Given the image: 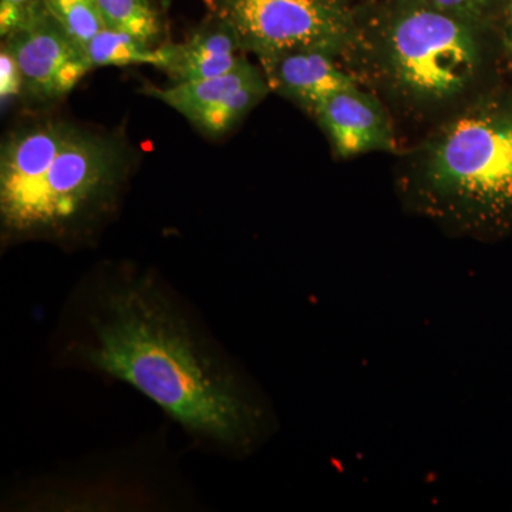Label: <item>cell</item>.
<instances>
[{
    "mask_svg": "<svg viewBox=\"0 0 512 512\" xmlns=\"http://www.w3.org/2000/svg\"><path fill=\"white\" fill-rule=\"evenodd\" d=\"M339 158L389 153L396 148L392 121L380 101L357 86L330 94L312 111Z\"/></svg>",
    "mask_w": 512,
    "mask_h": 512,
    "instance_id": "obj_8",
    "label": "cell"
},
{
    "mask_svg": "<svg viewBox=\"0 0 512 512\" xmlns=\"http://www.w3.org/2000/svg\"><path fill=\"white\" fill-rule=\"evenodd\" d=\"M50 16L70 36L86 47L97 33L106 28L96 0H42Z\"/></svg>",
    "mask_w": 512,
    "mask_h": 512,
    "instance_id": "obj_14",
    "label": "cell"
},
{
    "mask_svg": "<svg viewBox=\"0 0 512 512\" xmlns=\"http://www.w3.org/2000/svg\"><path fill=\"white\" fill-rule=\"evenodd\" d=\"M214 12L238 33L259 63L285 53L320 49L348 57L360 29L343 0H212Z\"/></svg>",
    "mask_w": 512,
    "mask_h": 512,
    "instance_id": "obj_5",
    "label": "cell"
},
{
    "mask_svg": "<svg viewBox=\"0 0 512 512\" xmlns=\"http://www.w3.org/2000/svg\"><path fill=\"white\" fill-rule=\"evenodd\" d=\"M2 47L18 63L23 96L49 103L67 96L94 69L84 47L47 13L45 6L10 35Z\"/></svg>",
    "mask_w": 512,
    "mask_h": 512,
    "instance_id": "obj_6",
    "label": "cell"
},
{
    "mask_svg": "<svg viewBox=\"0 0 512 512\" xmlns=\"http://www.w3.org/2000/svg\"><path fill=\"white\" fill-rule=\"evenodd\" d=\"M170 62L163 70L175 84L222 76L247 57L238 33L227 19L214 13L183 43H170Z\"/></svg>",
    "mask_w": 512,
    "mask_h": 512,
    "instance_id": "obj_11",
    "label": "cell"
},
{
    "mask_svg": "<svg viewBox=\"0 0 512 512\" xmlns=\"http://www.w3.org/2000/svg\"><path fill=\"white\" fill-rule=\"evenodd\" d=\"M130 168L117 137L77 126L33 190L0 212L6 239H67L87 234L116 205Z\"/></svg>",
    "mask_w": 512,
    "mask_h": 512,
    "instance_id": "obj_4",
    "label": "cell"
},
{
    "mask_svg": "<svg viewBox=\"0 0 512 512\" xmlns=\"http://www.w3.org/2000/svg\"><path fill=\"white\" fill-rule=\"evenodd\" d=\"M272 92L264 70L245 59L234 70L212 79L178 83L147 94L163 101L208 137H221Z\"/></svg>",
    "mask_w": 512,
    "mask_h": 512,
    "instance_id": "obj_7",
    "label": "cell"
},
{
    "mask_svg": "<svg viewBox=\"0 0 512 512\" xmlns=\"http://www.w3.org/2000/svg\"><path fill=\"white\" fill-rule=\"evenodd\" d=\"M84 50L93 67L148 64L164 70L171 55L170 43L158 47L148 46L137 37L109 28L97 33Z\"/></svg>",
    "mask_w": 512,
    "mask_h": 512,
    "instance_id": "obj_12",
    "label": "cell"
},
{
    "mask_svg": "<svg viewBox=\"0 0 512 512\" xmlns=\"http://www.w3.org/2000/svg\"><path fill=\"white\" fill-rule=\"evenodd\" d=\"M23 94V77L18 63L8 50L2 47L0 52V99L2 104Z\"/></svg>",
    "mask_w": 512,
    "mask_h": 512,
    "instance_id": "obj_17",
    "label": "cell"
},
{
    "mask_svg": "<svg viewBox=\"0 0 512 512\" xmlns=\"http://www.w3.org/2000/svg\"><path fill=\"white\" fill-rule=\"evenodd\" d=\"M504 49L512 67V0L508 3L507 29H505Z\"/></svg>",
    "mask_w": 512,
    "mask_h": 512,
    "instance_id": "obj_18",
    "label": "cell"
},
{
    "mask_svg": "<svg viewBox=\"0 0 512 512\" xmlns=\"http://www.w3.org/2000/svg\"><path fill=\"white\" fill-rule=\"evenodd\" d=\"M421 5L440 10L485 29L493 0H416Z\"/></svg>",
    "mask_w": 512,
    "mask_h": 512,
    "instance_id": "obj_15",
    "label": "cell"
},
{
    "mask_svg": "<svg viewBox=\"0 0 512 512\" xmlns=\"http://www.w3.org/2000/svg\"><path fill=\"white\" fill-rule=\"evenodd\" d=\"M338 59L326 50L303 49L259 64L272 92L312 114L330 94L357 86L355 77L339 66Z\"/></svg>",
    "mask_w": 512,
    "mask_h": 512,
    "instance_id": "obj_10",
    "label": "cell"
},
{
    "mask_svg": "<svg viewBox=\"0 0 512 512\" xmlns=\"http://www.w3.org/2000/svg\"><path fill=\"white\" fill-rule=\"evenodd\" d=\"M106 28L137 37L158 47L163 33L160 16L151 0H96Z\"/></svg>",
    "mask_w": 512,
    "mask_h": 512,
    "instance_id": "obj_13",
    "label": "cell"
},
{
    "mask_svg": "<svg viewBox=\"0 0 512 512\" xmlns=\"http://www.w3.org/2000/svg\"><path fill=\"white\" fill-rule=\"evenodd\" d=\"M76 362L133 387L191 436L248 456L275 429L274 414L244 373L192 322L157 279L120 272L77 302Z\"/></svg>",
    "mask_w": 512,
    "mask_h": 512,
    "instance_id": "obj_1",
    "label": "cell"
},
{
    "mask_svg": "<svg viewBox=\"0 0 512 512\" xmlns=\"http://www.w3.org/2000/svg\"><path fill=\"white\" fill-rule=\"evenodd\" d=\"M76 128L69 120L45 119L8 134L0 151V212L33 190Z\"/></svg>",
    "mask_w": 512,
    "mask_h": 512,
    "instance_id": "obj_9",
    "label": "cell"
},
{
    "mask_svg": "<svg viewBox=\"0 0 512 512\" xmlns=\"http://www.w3.org/2000/svg\"><path fill=\"white\" fill-rule=\"evenodd\" d=\"M42 6V0H0V36L10 35Z\"/></svg>",
    "mask_w": 512,
    "mask_h": 512,
    "instance_id": "obj_16",
    "label": "cell"
},
{
    "mask_svg": "<svg viewBox=\"0 0 512 512\" xmlns=\"http://www.w3.org/2000/svg\"><path fill=\"white\" fill-rule=\"evenodd\" d=\"M483 28L416 0H399L349 56L365 60L375 82L409 113L427 114L466 99L484 66Z\"/></svg>",
    "mask_w": 512,
    "mask_h": 512,
    "instance_id": "obj_3",
    "label": "cell"
},
{
    "mask_svg": "<svg viewBox=\"0 0 512 512\" xmlns=\"http://www.w3.org/2000/svg\"><path fill=\"white\" fill-rule=\"evenodd\" d=\"M404 208L451 237L512 232V93L481 94L444 120L404 161Z\"/></svg>",
    "mask_w": 512,
    "mask_h": 512,
    "instance_id": "obj_2",
    "label": "cell"
}]
</instances>
